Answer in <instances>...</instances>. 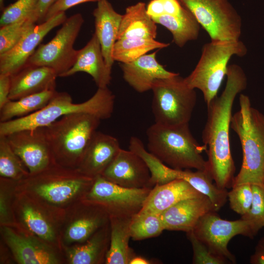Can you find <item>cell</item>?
I'll return each instance as SVG.
<instances>
[{
    "instance_id": "obj_1",
    "label": "cell",
    "mask_w": 264,
    "mask_h": 264,
    "mask_svg": "<svg viewBox=\"0 0 264 264\" xmlns=\"http://www.w3.org/2000/svg\"><path fill=\"white\" fill-rule=\"evenodd\" d=\"M225 88L207 105V116L202 133L206 148L208 169L216 186L220 189L232 187L235 166L229 137L232 110L237 95L247 86L242 68L236 64L228 65Z\"/></svg>"
},
{
    "instance_id": "obj_2",
    "label": "cell",
    "mask_w": 264,
    "mask_h": 264,
    "mask_svg": "<svg viewBox=\"0 0 264 264\" xmlns=\"http://www.w3.org/2000/svg\"><path fill=\"white\" fill-rule=\"evenodd\" d=\"M239 103L230 127L241 142L242 162L232 187L243 183L264 186V115L251 106L246 95L240 94Z\"/></svg>"
},
{
    "instance_id": "obj_3",
    "label": "cell",
    "mask_w": 264,
    "mask_h": 264,
    "mask_svg": "<svg viewBox=\"0 0 264 264\" xmlns=\"http://www.w3.org/2000/svg\"><path fill=\"white\" fill-rule=\"evenodd\" d=\"M115 96L108 87L98 88L88 100L74 103L66 92L56 91L48 104L25 117L0 122V136L24 130L46 127L62 116L73 113L93 115L101 120L110 118L113 111Z\"/></svg>"
},
{
    "instance_id": "obj_4",
    "label": "cell",
    "mask_w": 264,
    "mask_h": 264,
    "mask_svg": "<svg viewBox=\"0 0 264 264\" xmlns=\"http://www.w3.org/2000/svg\"><path fill=\"white\" fill-rule=\"evenodd\" d=\"M146 134L148 151L168 166L208 171L207 161L201 155L207 148L194 137L189 123L169 126L154 123Z\"/></svg>"
},
{
    "instance_id": "obj_5",
    "label": "cell",
    "mask_w": 264,
    "mask_h": 264,
    "mask_svg": "<svg viewBox=\"0 0 264 264\" xmlns=\"http://www.w3.org/2000/svg\"><path fill=\"white\" fill-rule=\"evenodd\" d=\"M101 120L90 114L73 113L64 115L44 127L55 163L77 169Z\"/></svg>"
},
{
    "instance_id": "obj_6",
    "label": "cell",
    "mask_w": 264,
    "mask_h": 264,
    "mask_svg": "<svg viewBox=\"0 0 264 264\" xmlns=\"http://www.w3.org/2000/svg\"><path fill=\"white\" fill-rule=\"evenodd\" d=\"M94 179L77 169L55 164L38 173L29 174L18 183L27 187L29 196L58 207L70 203L76 198L83 200Z\"/></svg>"
},
{
    "instance_id": "obj_7",
    "label": "cell",
    "mask_w": 264,
    "mask_h": 264,
    "mask_svg": "<svg viewBox=\"0 0 264 264\" xmlns=\"http://www.w3.org/2000/svg\"><path fill=\"white\" fill-rule=\"evenodd\" d=\"M247 49L244 43L237 41L212 42L203 45L200 59L185 81L193 89H199L207 105L217 96L226 75L228 62L233 56L243 57Z\"/></svg>"
},
{
    "instance_id": "obj_8",
    "label": "cell",
    "mask_w": 264,
    "mask_h": 264,
    "mask_svg": "<svg viewBox=\"0 0 264 264\" xmlns=\"http://www.w3.org/2000/svg\"><path fill=\"white\" fill-rule=\"evenodd\" d=\"M152 104L155 123L163 125L189 123L197 102L195 89L177 73L155 80L152 89Z\"/></svg>"
},
{
    "instance_id": "obj_9",
    "label": "cell",
    "mask_w": 264,
    "mask_h": 264,
    "mask_svg": "<svg viewBox=\"0 0 264 264\" xmlns=\"http://www.w3.org/2000/svg\"><path fill=\"white\" fill-rule=\"evenodd\" d=\"M195 16L211 41L240 40L242 19L229 0H178Z\"/></svg>"
},
{
    "instance_id": "obj_10",
    "label": "cell",
    "mask_w": 264,
    "mask_h": 264,
    "mask_svg": "<svg viewBox=\"0 0 264 264\" xmlns=\"http://www.w3.org/2000/svg\"><path fill=\"white\" fill-rule=\"evenodd\" d=\"M84 22L81 13L67 18L55 36L38 47L27 64L49 67L58 77L67 71L76 60L78 50L74 48V44Z\"/></svg>"
},
{
    "instance_id": "obj_11",
    "label": "cell",
    "mask_w": 264,
    "mask_h": 264,
    "mask_svg": "<svg viewBox=\"0 0 264 264\" xmlns=\"http://www.w3.org/2000/svg\"><path fill=\"white\" fill-rule=\"evenodd\" d=\"M151 190L125 188L99 176L83 200L100 206L109 217H132L141 210Z\"/></svg>"
},
{
    "instance_id": "obj_12",
    "label": "cell",
    "mask_w": 264,
    "mask_h": 264,
    "mask_svg": "<svg viewBox=\"0 0 264 264\" xmlns=\"http://www.w3.org/2000/svg\"><path fill=\"white\" fill-rule=\"evenodd\" d=\"M192 231L212 253L226 258L232 263H236V258L228 249L231 239L239 235L250 239L254 237L246 220L241 218L235 220H224L215 211L202 216Z\"/></svg>"
},
{
    "instance_id": "obj_13",
    "label": "cell",
    "mask_w": 264,
    "mask_h": 264,
    "mask_svg": "<svg viewBox=\"0 0 264 264\" xmlns=\"http://www.w3.org/2000/svg\"><path fill=\"white\" fill-rule=\"evenodd\" d=\"M4 136L29 174L38 173L56 164L44 127L21 130Z\"/></svg>"
},
{
    "instance_id": "obj_14",
    "label": "cell",
    "mask_w": 264,
    "mask_h": 264,
    "mask_svg": "<svg viewBox=\"0 0 264 264\" xmlns=\"http://www.w3.org/2000/svg\"><path fill=\"white\" fill-rule=\"evenodd\" d=\"M67 19L65 12L35 24L9 51L0 54V74L12 75L24 67L45 36Z\"/></svg>"
},
{
    "instance_id": "obj_15",
    "label": "cell",
    "mask_w": 264,
    "mask_h": 264,
    "mask_svg": "<svg viewBox=\"0 0 264 264\" xmlns=\"http://www.w3.org/2000/svg\"><path fill=\"white\" fill-rule=\"evenodd\" d=\"M101 176L125 188L152 189L148 166L139 155L130 150L121 149Z\"/></svg>"
},
{
    "instance_id": "obj_16",
    "label": "cell",
    "mask_w": 264,
    "mask_h": 264,
    "mask_svg": "<svg viewBox=\"0 0 264 264\" xmlns=\"http://www.w3.org/2000/svg\"><path fill=\"white\" fill-rule=\"evenodd\" d=\"M2 235L15 259L20 264H56L59 260L53 250L33 237L2 225Z\"/></svg>"
},
{
    "instance_id": "obj_17",
    "label": "cell",
    "mask_w": 264,
    "mask_h": 264,
    "mask_svg": "<svg viewBox=\"0 0 264 264\" xmlns=\"http://www.w3.org/2000/svg\"><path fill=\"white\" fill-rule=\"evenodd\" d=\"M217 212L206 196L181 200L159 214L165 230L186 232L193 230L206 213Z\"/></svg>"
},
{
    "instance_id": "obj_18",
    "label": "cell",
    "mask_w": 264,
    "mask_h": 264,
    "mask_svg": "<svg viewBox=\"0 0 264 264\" xmlns=\"http://www.w3.org/2000/svg\"><path fill=\"white\" fill-rule=\"evenodd\" d=\"M121 149L116 138L96 131L85 151L77 169L92 178L101 176Z\"/></svg>"
},
{
    "instance_id": "obj_19",
    "label": "cell",
    "mask_w": 264,
    "mask_h": 264,
    "mask_svg": "<svg viewBox=\"0 0 264 264\" xmlns=\"http://www.w3.org/2000/svg\"><path fill=\"white\" fill-rule=\"evenodd\" d=\"M156 52L145 54L135 60L120 65L124 80L139 93L151 90L154 82L177 74L166 70L156 59Z\"/></svg>"
},
{
    "instance_id": "obj_20",
    "label": "cell",
    "mask_w": 264,
    "mask_h": 264,
    "mask_svg": "<svg viewBox=\"0 0 264 264\" xmlns=\"http://www.w3.org/2000/svg\"><path fill=\"white\" fill-rule=\"evenodd\" d=\"M80 72L90 75L98 88H106L110 84L111 70L105 63L100 44L94 33L85 46L78 50L73 66L59 77H67Z\"/></svg>"
},
{
    "instance_id": "obj_21",
    "label": "cell",
    "mask_w": 264,
    "mask_h": 264,
    "mask_svg": "<svg viewBox=\"0 0 264 264\" xmlns=\"http://www.w3.org/2000/svg\"><path fill=\"white\" fill-rule=\"evenodd\" d=\"M58 77L56 71L49 67L27 64L11 76L9 99L16 100L45 90H55Z\"/></svg>"
},
{
    "instance_id": "obj_22",
    "label": "cell",
    "mask_w": 264,
    "mask_h": 264,
    "mask_svg": "<svg viewBox=\"0 0 264 264\" xmlns=\"http://www.w3.org/2000/svg\"><path fill=\"white\" fill-rule=\"evenodd\" d=\"M92 15L94 18L95 32L101 45L107 66L111 70L114 63L112 51L117 41L122 15L117 12L108 0L98 1Z\"/></svg>"
},
{
    "instance_id": "obj_23",
    "label": "cell",
    "mask_w": 264,
    "mask_h": 264,
    "mask_svg": "<svg viewBox=\"0 0 264 264\" xmlns=\"http://www.w3.org/2000/svg\"><path fill=\"white\" fill-rule=\"evenodd\" d=\"M203 196L186 180L176 179L152 188L140 211L159 215L181 200Z\"/></svg>"
},
{
    "instance_id": "obj_24",
    "label": "cell",
    "mask_w": 264,
    "mask_h": 264,
    "mask_svg": "<svg viewBox=\"0 0 264 264\" xmlns=\"http://www.w3.org/2000/svg\"><path fill=\"white\" fill-rule=\"evenodd\" d=\"M83 201L81 212L67 226L64 240L67 243L83 242L110 221L108 213L100 206Z\"/></svg>"
},
{
    "instance_id": "obj_25",
    "label": "cell",
    "mask_w": 264,
    "mask_h": 264,
    "mask_svg": "<svg viewBox=\"0 0 264 264\" xmlns=\"http://www.w3.org/2000/svg\"><path fill=\"white\" fill-rule=\"evenodd\" d=\"M156 23L148 14L146 4L139 1L127 7L122 15L117 40L127 38L155 39Z\"/></svg>"
},
{
    "instance_id": "obj_26",
    "label": "cell",
    "mask_w": 264,
    "mask_h": 264,
    "mask_svg": "<svg viewBox=\"0 0 264 264\" xmlns=\"http://www.w3.org/2000/svg\"><path fill=\"white\" fill-rule=\"evenodd\" d=\"M110 225L108 223L96 231L85 243L67 250L71 264H97L105 262L110 242Z\"/></svg>"
},
{
    "instance_id": "obj_27",
    "label": "cell",
    "mask_w": 264,
    "mask_h": 264,
    "mask_svg": "<svg viewBox=\"0 0 264 264\" xmlns=\"http://www.w3.org/2000/svg\"><path fill=\"white\" fill-rule=\"evenodd\" d=\"M109 217L110 242L105 264H129L135 255L129 245L132 217Z\"/></svg>"
},
{
    "instance_id": "obj_28",
    "label": "cell",
    "mask_w": 264,
    "mask_h": 264,
    "mask_svg": "<svg viewBox=\"0 0 264 264\" xmlns=\"http://www.w3.org/2000/svg\"><path fill=\"white\" fill-rule=\"evenodd\" d=\"M21 197L18 205V212L22 223L31 233L41 239L53 242L56 239L55 227L49 217L43 211L33 199L26 195Z\"/></svg>"
},
{
    "instance_id": "obj_29",
    "label": "cell",
    "mask_w": 264,
    "mask_h": 264,
    "mask_svg": "<svg viewBox=\"0 0 264 264\" xmlns=\"http://www.w3.org/2000/svg\"><path fill=\"white\" fill-rule=\"evenodd\" d=\"M152 19L172 33L173 42L178 47H182L198 37L200 25L194 15L184 7L177 15H164Z\"/></svg>"
},
{
    "instance_id": "obj_30",
    "label": "cell",
    "mask_w": 264,
    "mask_h": 264,
    "mask_svg": "<svg viewBox=\"0 0 264 264\" xmlns=\"http://www.w3.org/2000/svg\"><path fill=\"white\" fill-rule=\"evenodd\" d=\"M56 91V89L47 90L18 100H10L0 108V122L25 117L41 110L48 104Z\"/></svg>"
},
{
    "instance_id": "obj_31",
    "label": "cell",
    "mask_w": 264,
    "mask_h": 264,
    "mask_svg": "<svg viewBox=\"0 0 264 264\" xmlns=\"http://www.w3.org/2000/svg\"><path fill=\"white\" fill-rule=\"evenodd\" d=\"M178 175L179 179L186 180L198 192L207 196L217 211L225 203L228 198L227 189L219 188L214 185L207 170L193 172L190 169L179 170Z\"/></svg>"
},
{
    "instance_id": "obj_32",
    "label": "cell",
    "mask_w": 264,
    "mask_h": 264,
    "mask_svg": "<svg viewBox=\"0 0 264 264\" xmlns=\"http://www.w3.org/2000/svg\"><path fill=\"white\" fill-rule=\"evenodd\" d=\"M129 150L139 155L148 166L151 173V188L156 185H162L179 179V170L168 166L151 154L138 138L135 136L131 137Z\"/></svg>"
},
{
    "instance_id": "obj_33",
    "label": "cell",
    "mask_w": 264,
    "mask_h": 264,
    "mask_svg": "<svg viewBox=\"0 0 264 264\" xmlns=\"http://www.w3.org/2000/svg\"><path fill=\"white\" fill-rule=\"evenodd\" d=\"M169 44L153 39L127 38L118 40L114 45L112 57L114 61L127 63L135 60L151 50L162 49Z\"/></svg>"
},
{
    "instance_id": "obj_34",
    "label": "cell",
    "mask_w": 264,
    "mask_h": 264,
    "mask_svg": "<svg viewBox=\"0 0 264 264\" xmlns=\"http://www.w3.org/2000/svg\"><path fill=\"white\" fill-rule=\"evenodd\" d=\"M165 230L160 215L139 211L131 219L130 233L131 238L140 241L155 237Z\"/></svg>"
},
{
    "instance_id": "obj_35",
    "label": "cell",
    "mask_w": 264,
    "mask_h": 264,
    "mask_svg": "<svg viewBox=\"0 0 264 264\" xmlns=\"http://www.w3.org/2000/svg\"><path fill=\"white\" fill-rule=\"evenodd\" d=\"M29 171L14 152L6 137L0 136V176L2 178L20 180L28 176Z\"/></svg>"
},
{
    "instance_id": "obj_36",
    "label": "cell",
    "mask_w": 264,
    "mask_h": 264,
    "mask_svg": "<svg viewBox=\"0 0 264 264\" xmlns=\"http://www.w3.org/2000/svg\"><path fill=\"white\" fill-rule=\"evenodd\" d=\"M30 18L4 25L0 28V54L12 48L35 25Z\"/></svg>"
},
{
    "instance_id": "obj_37",
    "label": "cell",
    "mask_w": 264,
    "mask_h": 264,
    "mask_svg": "<svg viewBox=\"0 0 264 264\" xmlns=\"http://www.w3.org/2000/svg\"><path fill=\"white\" fill-rule=\"evenodd\" d=\"M253 200L249 211L241 218L247 221L254 237L264 227V186L251 184Z\"/></svg>"
},
{
    "instance_id": "obj_38",
    "label": "cell",
    "mask_w": 264,
    "mask_h": 264,
    "mask_svg": "<svg viewBox=\"0 0 264 264\" xmlns=\"http://www.w3.org/2000/svg\"><path fill=\"white\" fill-rule=\"evenodd\" d=\"M37 2L38 0H16L5 6L1 11L0 26L30 19Z\"/></svg>"
},
{
    "instance_id": "obj_39",
    "label": "cell",
    "mask_w": 264,
    "mask_h": 264,
    "mask_svg": "<svg viewBox=\"0 0 264 264\" xmlns=\"http://www.w3.org/2000/svg\"><path fill=\"white\" fill-rule=\"evenodd\" d=\"M230 208L236 213L242 216L250 209L253 200L251 184L243 183L232 187L228 192Z\"/></svg>"
},
{
    "instance_id": "obj_40",
    "label": "cell",
    "mask_w": 264,
    "mask_h": 264,
    "mask_svg": "<svg viewBox=\"0 0 264 264\" xmlns=\"http://www.w3.org/2000/svg\"><path fill=\"white\" fill-rule=\"evenodd\" d=\"M186 233L193 248V264H224L230 262L226 258L212 253L205 244L197 238L192 230Z\"/></svg>"
},
{
    "instance_id": "obj_41",
    "label": "cell",
    "mask_w": 264,
    "mask_h": 264,
    "mask_svg": "<svg viewBox=\"0 0 264 264\" xmlns=\"http://www.w3.org/2000/svg\"><path fill=\"white\" fill-rule=\"evenodd\" d=\"M100 0H58L48 10L44 22L54 16L65 12L69 8L81 3L89 2H98Z\"/></svg>"
},
{
    "instance_id": "obj_42",
    "label": "cell",
    "mask_w": 264,
    "mask_h": 264,
    "mask_svg": "<svg viewBox=\"0 0 264 264\" xmlns=\"http://www.w3.org/2000/svg\"><path fill=\"white\" fill-rule=\"evenodd\" d=\"M57 0H38L35 9L31 16V20L35 23L43 22L48 10Z\"/></svg>"
},
{
    "instance_id": "obj_43",
    "label": "cell",
    "mask_w": 264,
    "mask_h": 264,
    "mask_svg": "<svg viewBox=\"0 0 264 264\" xmlns=\"http://www.w3.org/2000/svg\"><path fill=\"white\" fill-rule=\"evenodd\" d=\"M11 88V75L0 74V108L10 100L9 95Z\"/></svg>"
},
{
    "instance_id": "obj_44",
    "label": "cell",
    "mask_w": 264,
    "mask_h": 264,
    "mask_svg": "<svg viewBox=\"0 0 264 264\" xmlns=\"http://www.w3.org/2000/svg\"><path fill=\"white\" fill-rule=\"evenodd\" d=\"M3 188H0V223L4 225H8L11 221V216L8 206V198L6 193H4Z\"/></svg>"
},
{
    "instance_id": "obj_45",
    "label": "cell",
    "mask_w": 264,
    "mask_h": 264,
    "mask_svg": "<svg viewBox=\"0 0 264 264\" xmlns=\"http://www.w3.org/2000/svg\"><path fill=\"white\" fill-rule=\"evenodd\" d=\"M164 15L176 16L178 15L183 9V6L178 0H161Z\"/></svg>"
},
{
    "instance_id": "obj_46",
    "label": "cell",
    "mask_w": 264,
    "mask_h": 264,
    "mask_svg": "<svg viewBox=\"0 0 264 264\" xmlns=\"http://www.w3.org/2000/svg\"><path fill=\"white\" fill-rule=\"evenodd\" d=\"M249 262L251 264H264V236L258 242Z\"/></svg>"
},
{
    "instance_id": "obj_47",
    "label": "cell",
    "mask_w": 264,
    "mask_h": 264,
    "mask_svg": "<svg viewBox=\"0 0 264 264\" xmlns=\"http://www.w3.org/2000/svg\"><path fill=\"white\" fill-rule=\"evenodd\" d=\"M146 10L148 14L152 18L164 15L161 0H151L146 6Z\"/></svg>"
},
{
    "instance_id": "obj_48",
    "label": "cell",
    "mask_w": 264,
    "mask_h": 264,
    "mask_svg": "<svg viewBox=\"0 0 264 264\" xmlns=\"http://www.w3.org/2000/svg\"><path fill=\"white\" fill-rule=\"evenodd\" d=\"M152 262L140 256L134 255L130 261L129 264H151Z\"/></svg>"
},
{
    "instance_id": "obj_49",
    "label": "cell",
    "mask_w": 264,
    "mask_h": 264,
    "mask_svg": "<svg viewBox=\"0 0 264 264\" xmlns=\"http://www.w3.org/2000/svg\"><path fill=\"white\" fill-rule=\"evenodd\" d=\"M4 0H0V9L2 11L5 7L4 6Z\"/></svg>"
}]
</instances>
